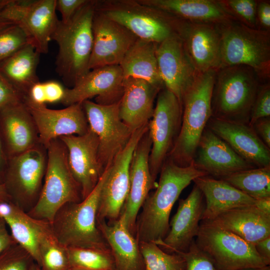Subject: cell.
<instances>
[{"instance_id":"74e56055","label":"cell","mask_w":270,"mask_h":270,"mask_svg":"<svg viewBox=\"0 0 270 270\" xmlns=\"http://www.w3.org/2000/svg\"><path fill=\"white\" fill-rule=\"evenodd\" d=\"M223 10L236 21L256 28L257 0H218Z\"/></svg>"},{"instance_id":"8992f818","label":"cell","mask_w":270,"mask_h":270,"mask_svg":"<svg viewBox=\"0 0 270 270\" xmlns=\"http://www.w3.org/2000/svg\"><path fill=\"white\" fill-rule=\"evenodd\" d=\"M96 9L124 26L138 38L159 44L174 35L180 38L186 22L138 0L96 2Z\"/></svg>"},{"instance_id":"8d00e7d4","label":"cell","mask_w":270,"mask_h":270,"mask_svg":"<svg viewBox=\"0 0 270 270\" xmlns=\"http://www.w3.org/2000/svg\"><path fill=\"white\" fill-rule=\"evenodd\" d=\"M144 270H183L184 260L179 253H168L152 242H138Z\"/></svg>"},{"instance_id":"cb8c5ba5","label":"cell","mask_w":270,"mask_h":270,"mask_svg":"<svg viewBox=\"0 0 270 270\" xmlns=\"http://www.w3.org/2000/svg\"><path fill=\"white\" fill-rule=\"evenodd\" d=\"M218 25L188 22L182 36L186 50L199 73L221 68Z\"/></svg>"},{"instance_id":"d590c367","label":"cell","mask_w":270,"mask_h":270,"mask_svg":"<svg viewBox=\"0 0 270 270\" xmlns=\"http://www.w3.org/2000/svg\"><path fill=\"white\" fill-rule=\"evenodd\" d=\"M71 268L86 270H114L110 250L86 248H67Z\"/></svg>"},{"instance_id":"3957f363","label":"cell","mask_w":270,"mask_h":270,"mask_svg":"<svg viewBox=\"0 0 270 270\" xmlns=\"http://www.w3.org/2000/svg\"><path fill=\"white\" fill-rule=\"evenodd\" d=\"M216 71L200 73L182 100L180 131L167 158L180 166L193 161L200 137L212 116V97Z\"/></svg>"},{"instance_id":"7a4b0ae2","label":"cell","mask_w":270,"mask_h":270,"mask_svg":"<svg viewBox=\"0 0 270 270\" xmlns=\"http://www.w3.org/2000/svg\"><path fill=\"white\" fill-rule=\"evenodd\" d=\"M96 2L88 0L68 22L60 20L52 36L58 46L56 71L72 87L90 71Z\"/></svg>"},{"instance_id":"ee69618b","label":"cell","mask_w":270,"mask_h":270,"mask_svg":"<svg viewBox=\"0 0 270 270\" xmlns=\"http://www.w3.org/2000/svg\"><path fill=\"white\" fill-rule=\"evenodd\" d=\"M88 0H56V8L60 12L62 22H68Z\"/></svg>"},{"instance_id":"277c9868","label":"cell","mask_w":270,"mask_h":270,"mask_svg":"<svg viewBox=\"0 0 270 270\" xmlns=\"http://www.w3.org/2000/svg\"><path fill=\"white\" fill-rule=\"evenodd\" d=\"M108 168L86 198L80 202H69L63 206L50 224L54 235L66 248L110 250L97 223L100 195Z\"/></svg>"},{"instance_id":"2e32d148","label":"cell","mask_w":270,"mask_h":270,"mask_svg":"<svg viewBox=\"0 0 270 270\" xmlns=\"http://www.w3.org/2000/svg\"><path fill=\"white\" fill-rule=\"evenodd\" d=\"M24 103L36 123L40 143L46 148L54 139L70 135H82L89 130L82 104L52 110L46 104H34L26 97L24 98Z\"/></svg>"},{"instance_id":"52a82bcc","label":"cell","mask_w":270,"mask_h":270,"mask_svg":"<svg viewBox=\"0 0 270 270\" xmlns=\"http://www.w3.org/2000/svg\"><path fill=\"white\" fill-rule=\"evenodd\" d=\"M46 148L47 166L42 190L36 205L27 214L50 224L61 207L69 202H80L82 198L70 170L63 142L59 138L54 139Z\"/></svg>"},{"instance_id":"4316f807","label":"cell","mask_w":270,"mask_h":270,"mask_svg":"<svg viewBox=\"0 0 270 270\" xmlns=\"http://www.w3.org/2000/svg\"><path fill=\"white\" fill-rule=\"evenodd\" d=\"M210 222L255 244L270 236V214L254 206L238 207L219 215Z\"/></svg>"},{"instance_id":"f5cc1de1","label":"cell","mask_w":270,"mask_h":270,"mask_svg":"<svg viewBox=\"0 0 270 270\" xmlns=\"http://www.w3.org/2000/svg\"><path fill=\"white\" fill-rule=\"evenodd\" d=\"M255 206L265 213L270 214V198L256 200Z\"/></svg>"},{"instance_id":"b9f144b4","label":"cell","mask_w":270,"mask_h":270,"mask_svg":"<svg viewBox=\"0 0 270 270\" xmlns=\"http://www.w3.org/2000/svg\"><path fill=\"white\" fill-rule=\"evenodd\" d=\"M270 116V81L260 84L251 110L248 124L252 125L258 120Z\"/></svg>"},{"instance_id":"db71d44e","label":"cell","mask_w":270,"mask_h":270,"mask_svg":"<svg viewBox=\"0 0 270 270\" xmlns=\"http://www.w3.org/2000/svg\"><path fill=\"white\" fill-rule=\"evenodd\" d=\"M0 200H10L3 184H0Z\"/></svg>"},{"instance_id":"681fc988","label":"cell","mask_w":270,"mask_h":270,"mask_svg":"<svg viewBox=\"0 0 270 270\" xmlns=\"http://www.w3.org/2000/svg\"><path fill=\"white\" fill-rule=\"evenodd\" d=\"M16 243L4 220L0 218V254Z\"/></svg>"},{"instance_id":"6da1fadb","label":"cell","mask_w":270,"mask_h":270,"mask_svg":"<svg viewBox=\"0 0 270 270\" xmlns=\"http://www.w3.org/2000/svg\"><path fill=\"white\" fill-rule=\"evenodd\" d=\"M160 172L156 190L148 194L137 218L134 236L138 242L162 241L170 230V212L182 192L195 178L207 176L193 162L182 166L168 158Z\"/></svg>"},{"instance_id":"5bb4252c","label":"cell","mask_w":270,"mask_h":270,"mask_svg":"<svg viewBox=\"0 0 270 270\" xmlns=\"http://www.w3.org/2000/svg\"><path fill=\"white\" fill-rule=\"evenodd\" d=\"M92 30L93 46L89 62L90 70L104 66L120 65L126 52L138 38L124 26L96 10V8Z\"/></svg>"},{"instance_id":"f6af8a7d","label":"cell","mask_w":270,"mask_h":270,"mask_svg":"<svg viewBox=\"0 0 270 270\" xmlns=\"http://www.w3.org/2000/svg\"><path fill=\"white\" fill-rule=\"evenodd\" d=\"M43 82L46 103L61 102L64 98L66 88L60 82L54 80Z\"/></svg>"},{"instance_id":"4dcf8cb0","label":"cell","mask_w":270,"mask_h":270,"mask_svg":"<svg viewBox=\"0 0 270 270\" xmlns=\"http://www.w3.org/2000/svg\"><path fill=\"white\" fill-rule=\"evenodd\" d=\"M56 6V0H32L18 24L40 54L48 53V43L60 20Z\"/></svg>"},{"instance_id":"ac0fdd59","label":"cell","mask_w":270,"mask_h":270,"mask_svg":"<svg viewBox=\"0 0 270 270\" xmlns=\"http://www.w3.org/2000/svg\"><path fill=\"white\" fill-rule=\"evenodd\" d=\"M156 56L164 87L182 104L184 94L200 74L190 58L182 39L174 35L157 44Z\"/></svg>"},{"instance_id":"603a6c76","label":"cell","mask_w":270,"mask_h":270,"mask_svg":"<svg viewBox=\"0 0 270 270\" xmlns=\"http://www.w3.org/2000/svg\"><path fill=\"white\" fill-rule=\"evenodd\" d=\"M0 135L8 160L41 144L24 101L0 109Z\"/></svg>"},{"instance_id":"5b68a950","label":"cell","mask_w":270,"mask_h":270,"mask_svg":"<svg viewBox=\"0 0 270 270\" xmlns=\"http://www.w3.org/2000/svg\"><path fill=\"white\" fill-rule=\"evenodd\" d=\"M262 82L254 70L246 66L236 65L218 70L212 93V116L248 123Z\"/></svg>"},{"instance_id":"836d02e7","label":"cell","mask_w":270,"mask_h":270,"mask_svg":"<svg viewBox=\"0 0 270 270\" xmlns=\"http://www.w3.org/2000/svg\"><path fill=\"white\" fill-rule=\"evenodd\" d=\"M219 179L254 200L270 198V166L242 170Z\"/></svg>"},{"instance_id":"6f0895ef","label":"cell","mask_w":270,"mask_h":270,"mask_svg":"<svg viewBox=\"0 0 270 270\" xmlns=\"http://www.w3.org/2000/svg\"><path fill=\"white\" fill-rule=\"evenodd\" d=\"M30 270H42L40 267L36 263L32 268Z\"/></svg>"},{"instance_id":"f907efd6","label":"cell","mask_w":270,"mask_h":270,"mask_svg":"<svg viewBox=\"0 0 270 270\" xmlns=\"http://www.w3.org/2000/svg\"><path fill=\"white\" fill-rule=\"evenodd\" d=\"M254 246L262 257L270 261V236L258 241Z\"/></svg>"},{"instance_id":"1f68e13d","label":"cell","mask_w":270,"mask_h":270,"mask_svg":"<svg viewBox=\"0 0 270 270\" xmlns=\"http://www.w3.org/2000/svg\"><path fill=\"white\" fill-rule=\"evenodd\" d=\"M156 44L138 38L120 65L124 79L140 78L160 88L164 87L158 68Z\"/></svg>"},{"instance_id":"816d5d0a","label":"cell","mask_w":270,"mask_h":270,"mask_svg":"<svg viewBox=\"0 0 270 270\" xmlns=\"http://www.w3.org/2000/svg\"><path fill=\"white\" fill-rule=\"evenodd\" d=\"M8 159L0 135V184H2Z\"/></svg>"},{"instance_id":"d6986e66","label":"cell","mask_w":270,"mask_h":270,"mask_svg":"<svg viewBox=\"0 0 270 270\" xmlns=\"http://www.w3.org/2000/svg\"><path fill=\"white\" fill-rule=\"evenodd\" d=\"M59 138L66 148L68 166L84 200L94 188L104 172L98 160V138L89 128L84 134Z\"/></svg>"},{"instance_id":"60d3db41","label":"cell","mask_w":270,"mask_h":270,"mask_svg":"<svg viewBox=\"0 0 270 270\" xmlns=\"http://www.w3.org/2000/svg\"><path fill=\"white\" fill-rule=\"evenodd\" d=\"M184 260L183 270H217L210 258L198 246L194 240L188 249L178 252Z\"/></svg>"},{"instance_id":"f35d334b","label":"cell","mask_w":270,"mask_h":270,"mask_svg":"<svg viewBox=\"0 0 270 270\" xmlns=\"http://www.w3.org/2000/svg\"><path fill=\"white\" fill-rule=\"evenodd\" d=\"M30 44L23 28L14 24L0 30V62Z\"/></svg>"},{"instance_id":"e575fe53","label":"cell","mask_w":270,"mask_h":270,"mask_svg":"<svg viewBox=\"0 0 270 270\" xmlns=\"http://www.w3.org/2000/svg\"><path fill=\"white\" fill-rule=\"evenodd\" d=\"M40 262L42 270H69L67 248L56 238L50 224L42 234L38 242Z\"/></svg>"},{"instance_id":"680465c9","label":"cell","mask_w":270,"mask_h":270,"mask_svg":"<svg viewBox=\"0 0 270 270\" xmlns=\"http://www.w3.org/2000/svg\"><path fill=\"white\" fill-rule=\"evenodd\" d=\"M69 270H86L70 268Z\"/></svg>"},{"instance_id":"44dd1931","label":"cell","mask_w":270,"mask_h":270,"mask_svg":"<svg viewBox=\"0 0 270 270\" xmlns=\"http://www.w3.org/2000/svg\"><path fill=\"white\" fill-rule=\"evenodd\" d=\"M192 162L196 168L207 176L218 178L256 168L240 156L207 126L200 137Z\"/></svg>"},{"instance_id":"30bf717a","label":"cell","mask_w":270,"mask_h":270,"mask_svg":"<svg viewBox=\"0 0 270 270\" xmlns=\"http://www.w3.org/2000/svg\"><path fill=\"white\" fill-rule=\"evenodd\" d=\"M47 160L46 148L42 144L8 160L3 184L10 200L26 212L38 200Z\"/></svg>"},{"instance_id":"11a10c76","label":"cell","mask_w":270,"mask_h":270,"mask_svg":"<svg viewBox=\"0 0 270 270\" xmlns=\"http://www.w3.org/2000/svg\"><path fill=\"white\" fill-rule=\"evenodd\" d=\"M236 270H270V266H266L262 267H250Z\"/></svg>"},{"instance_id":"484cf974","label":"cell","mask_w":270,"mask_h":270,"mask_svg":"<svg viewBox=\"0 0 270 270\" xmlns=\"http://www.w3.org/2000/svg\"><path fill=\"white\" fill-rule=\"evenodd\" d=\"M193 182L206 200L202 222H210L222 214L238 207L254 206L256 200L221 179L204 176Z\"/></svg>"},{"instance_id":"ab89813d","label":"cell","mask_w":270,"mask_h":270,"mask_svg":"<svg viewBox=\"0 0 270 270\" xmlns=\"http://www.w3.org/2000/svg\"><path fill=\"white\" fill-rule=\"evenodd\" d=\"M36 263L31 254L17 243L0 254V270H30Z\"/></svg>"},{"instance_id":"9a60e30c","label":"cell","mask_w":270,"mask_h":270,"mask_svg":"<svg viewBox=\"0 0 270 270\" xmlns=\"http://www.w3.org/2000/svg\"><path fill=\"white\" fill-rule=\"evenodd\" d=\"M124 78L120 65L106 66L90 70L71 88H66L61 103L66 106L82 104L96 96V102L108 105L120 101Z\"/></svg>"},{"instance_id":"ba28073f","label":"cell","mask_w":270,"mask_h":270,"mask_svg":"<svg viewBox=\"0 0 270 270\" xmlns=\"http://www.w3.org/2000/svg\"><path fill=\"white\" fill-rule=\"evenodd\" d=\"M217 26L221 68L246 66L254 70L262 82L270 81V31L252 28L234 20Z\"/></svg>"},{"instance_id":"d4e9b609","label":"cell","mask_w":270,"mask_h":270,"mask_svg":"<svg viewBox=\"0 0 270 270\" xmlns=\"http://www.w3.org/2000/svg\"><path fill=\"white\" fill-rule=\"evenodd\" d=\"M162 89L142 79H124L120 115L133 132L148 123L154 113L155 98Z\"/></svg>"},{"instance_id":"9f6ffc18","label":"cell","mask_w":270,"mask_h":270,"mask_svg":"<svg viewBox=\"0 0 270 270\" xmlns=\"http://www.w3.org/2000/svg\"><path fill=\"white\" fill-rule=\"evenodd\" d=\"M14 24L0 18V30Z\"/></svg>"},{"instance_id":"83f0119b","label":"cell","mask_w":270,"mask_h":270,"mask_svg":"<svg viewBox=\"0 0 270 270\" xmlns=\"http://www.w3.org/2000/svg\"><path fill=\"white\" fill-rule=\"evenodd\" d=\"M191 23L220 25L236 21L221 7L218 0H138Z\"/></svg>"},{"instance_id":"ffe728a7","label":"cell","mask_w":270,"mask_h":270,"mask_svg":"<svg viewBox=\"0 0 270 270\" xmlns=\"http://www.w3.org/2000/svg\"><path fill=\"white\" fill-rule=\"evenodd\" d=\"M204 198L202 192L194 184L189 195L180 200L168 234L156 244L162 250L177 253L188 249L198 232L205 207Z\"/></svg>"},{"instance_id":"7bdbcfd3","label":"cell","mask_w":270,"mask_h":270,"mask_svg":"<svg viewBox=\"0 0 270 270\" xmlns=\"http://www.w3.org/2000/svg\"><path fill=\"white\" fill-rule=\"evenodd\" d=\"M24 98L0 72V109L22 102Z\"/></svg>"},{"instance_id":"c3c4849f","label":"cell","mask_w":270,"mask_h":270,"mask_svg":"<svg viewBox=\"0 0 270 270\" xmlns=\"http://www.w3.org/2000/svg\"><path fill=\"white\" fill-rule=\"evenodd\" d=\"M26 97L34 104H46V98L44 82L39 81L33 84Z\"/></svg>"},{"instance_id":"d6a6232c","label":"cell","mask_w":270,"mask_h":270,"mask_svg":"<svg viewBox=\"0 0 270 270\" xmlns=\"http://www.w3.org/2000/svg\"><path fill=\"white\" fill-rule=\"evenodd\" d=\"M40 54L28 44L0 62V72L24 97L32 86L39 82L36 68Z\"/></svg>"},{"instance_id":"f1b7e54d","label":"cell","mask_w":270,"mask_h":270,"mask_svg":"<svg viewBox=\"0 0 270 270\" xmlns=\"http://www.w3.org/2000/svg\"><path fill=\"white\" fill-rule=\"evenodd\" d=\"M98 226L108 244L114 262V270H144L138 242L118 218L112 222L97 220Z\"/></svg>"},{"instance_id":"7dc6e473","label":"cell","mask_w":270,"mask_h":270,"mask_svg":"<svg viewBox=\"0 0 270 270\" xmlns=\"http://www.w3.org/2000/svg\"><path fill=\"white\" fill-rule=\"evenodd\" d=\"M252 126L264 144L270 148V118H260Z\"/></svg>"},{"instance_id":"7402d4cb","label":"cell","mask_w":270,"mask_h":270,"mask_svg":"<svg viewBox=\"0 0 270 270\" xmlns=\"http://www.w3.org/2000/svg\"><path fill=\"white\" fill-rule=\"evenodd\" d=\"M207 126L256 168L270 166V150L248 122L212 116Z\"/></svg>"},{"instance_id":"9c48e42d","label":"cell","mask_w":270,"mask_h":270,"mask_svg":"<svg viewBox=\"0 0 270 270\" xmlns=\"http://www.w3.org/2000/svg\"><path fill=\"white\" fill-rule=\"evenodd\" d=\"M195 240L217 270H236L270 266L251 244L236 234L208 222H202Z\"/></svg>"},{"instance_id":"f546056e","label":"cell","mask_w":270,"mask_h":270,"mask_svg":"<svg viewBox=\"0 0 270 270\" xmlns=\"http://www.w3.org/2000/svg\"><path fill=\"white\" fill-rule=\"evenodd\" d=\"M0 218L4 220L14 241L26 250L38 265L39 239L50 223L32 218L10 200H0Z\"/></svg>"},{"instance_id":"bcb514c9","label":"cell","mask_w":270,"mask_h":270,"mask_svg":"<svg viewBox=\"0 0 270 270\" xmlns=\"http://www.w3.org/2000/svg\"><path fill=\"white\" fill-rule=\"evenodd\" d=\"M256 20L257 29L270 31V0H257Z\"/></svg>"},{"instance_id":"7c38bea8","label":"cell","mask_w":270,"mask_h":270,"mask_svg":"<svg viewBox=\"0 0 270 270\" xmlns=\"http://www.w3.org/2000/svg\"><path fill=\"white\" fill-rule=\"evenodd\" d=\"M120 104L102 105L90 100L82 103L89 128L98 140V160L103 171L125 148L134 132L120 117Z\"/></svg>"},{"instance_id":"4fadbf2b","label":"cell","mask_w":270,"mask_h":270,"mask_svg":"<svg viewBox=\"0 0 270 270\" xmlns=\"http://www.w3.org/2000/svg\"><path fill=\"white\" fill-rule=\"evenodd\" d=\"M148 130V124L134 130L125 148L108 168L100 195L97 220H117L127 198L130 188V170L134 150Z\"/></svg>"},{"instance_id":"8fae6325","label":"cell","mask_w":270,"mask_h":270,"mask_svg":"<svg viewBox=\"0 0 270 270\" xmlns=\"http://www.w3.org/2000/svg\"><path fill=\"white\" fill-rule=\"evenodd\" d=\"M182 105L178 98L165 87L157 96L152 118L148 122L152 141L149 166L155 180L179 134Z\"/></svg>"},{"instance_id":"e0dca14e","label":"cell","mask_w":270,"mask_h":270,"mask_svg":"<svg viewBox=\"0 0 270 270\" xmlns=\"http://www.w3.org/2000/svg\"><path fill=\"white\" fill-rule=\"evenodd\" d=\"M152 141L148 130L138 144L130 170V188L118 218L134 236L138 213L152 188L156 186L149 166Z\"/></svg>"}]
</instances>
